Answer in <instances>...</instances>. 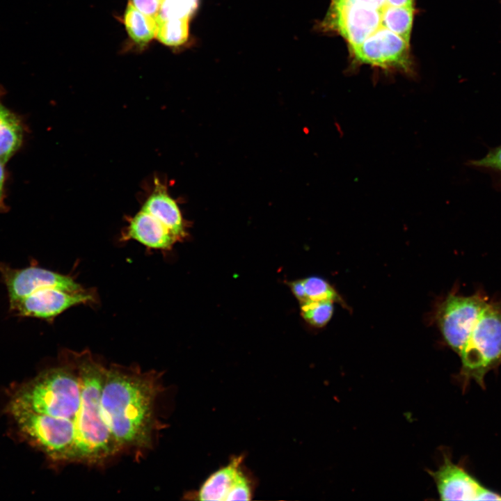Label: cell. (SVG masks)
I'll return each mask as SVG.
<instances>
[{"label": "cell", "mask_w": 501, "mask_h": 501, "mask_svg": "<svg viewBox=\"0 0 501 501\" xmlns=\"http://www.w3.org/2000/svg\"><path fill=\"white\" fill-rule=\"evenodd\" d=\"M319 29L340 36L352 63L413 72L411 39L415 0H329Z\"/></svg>", "instance_id": "cell-1"}, {"label": "cell", "mask_w": 501, "mask_h": 501, "mask_svg": "<svg viewBox=\"0 0 501 501\" xmlns=\"http://www.w3.org/2000/svg\"><path fill=\"white\" fill-rule=\"evenodd\" d=\"M161 390L157 372L117 365L107 368L102 413L121 450L145 449L152 445L154 404Z\"/></svg>", "instance_id": "cell-2"}, {"label": "cell", "mask_w": 501, "mask_h": 501, "mask_svg": "<svg viewBox=\"0 0 501 501\" xmlns=\"http://www.w3.org/2000/svg\"><path fill=\"white\" fill-rule=\"evenodd\" d=\"M66 356L78 372L81 404L74 419L75 440L69 461L101 463L121 449L105 422L101 396L107 367L88 351H67Z\"/></svg>", "instance_id": "cell-3"}, {"label": "cell", "mask_w": 501, "mask_h": 501, "mask_svg": "<svg viewBox=\"0 0 501 501\" xmlns=\"http://www.w3.org/2000/svg\"><path fill=\"white\" fill-rule=\"evenodd\" d=\"M64 356L62 365L47 369L18 387L8 412L29 411L74 420L81 404L80 383L75 366Z\"/></svg>", "instance_id": "cell-4"}, {"label": "cell", "mask_w": 501, "mask_h": 501, "mask_svg": "<svg viewBox=\"0 0 501 501\" xmlns=\"http://www.w3.org/2000/svg\"><path fill=\"white\" fill-rule=\"evenodd\" d=\"M459 356L457 377L463 389L471 381L484 388L486 375L501 365V300L490 298Z\"/></svg>", "instance_id": "cell-5"}, {"label": "cell", "mask_w": 501, "mask_h": 501, "mask_svg": "<svg viewBox=\"0 0 501 501\" xmlns=\"http://www.w3.org/2000/svg\"><path fill=\"white\" fill-rule=\"evenodd\" d=\"M9 413L31 445L52 460L69 461L75 440L73 420L29 411Z\"/></svg>", "instance_id": "cell-6"}, {"label": "cell", "mask_w": 501, "mask_h": 501, "mask_svg": "<svg viewBox=\"0 0 501 501\" xmlns=\"http://www.w3.org/2000/svg\"><path fill=\"white\" fill-rule=\"evenodd\" d=\"M490 296L482 289L471 295L449 294L436 311V321L445 344L458 356Z\"/></svg>", "instance_id": "cell-7"}, {"label": "cell", "mask_w": 501, "mask_h": 501, "mask_svg": "<svg viewBox=\"0 0 501 501\" xmlns=\"http://www.w3.org/2000/svg\"><path fill=\"white\" fill-rule=\"evenodd\" d=\"M96 297L95 292L88 289L70 292L54 287H45L9 303V311L17 317L37 318L51 323L71 307L95 303Z\"/></svg>", "instance_id": "cell-8"}, {"label": "cell", "mask_w": 501, "mask_h": 501, "mask_svg": "<svg viewBox=\"0 0 501 501\" xmlns=\"http://www.w3.org/2000/svg\"><path fill=\"white\" fill-rule=\"evenodd\" d=\"M0 276L6 287L9 303L45 287H54L70 292L84 289L73 278L42 268L33 261L22 269L0 262Z\"/></svg>", "instance_id": "cell-9"}, {"label": "cell", "mask_w": 501, "mask_h": 501, "mask_svg": "<svg viewBox=\"0 0 501 501\" xmlns=\"http://www.w3.org/2000/svg\"><path fill=\"white\" fill-rule=\"evenodd\" d=\"M441 500H501V494L484 486L462 465L444 454L435 471H429Z\"/></svg>", "instance_id": "cell-10"}, {"label": "cell", "mask_w": 501, "mask_h": 501, "mask_svg": "<svg viewBox=\"0 0 501 501\" xmlns=\"http://www.w3.org/2000/svg\"><path fill=\"white\" fill-rule=\"evenodd\" d=\"M243 456L234 457L228 465L212 473L196 493L199 500H250L252 489L241 470Z\"/></svg>", "instance_id": "cell-11"}, {"label": "cell", "mask_w": 501, "mask_h": 501, "mask_svg": "<svg viewBox=\"0 0 501 501\" xmlns=\"http://www.w3.org/2000/svg\"><path fill=\"white\" fill-rule=\"evenodd\" d=\"M120 240H134L148 248L160 250H170L177 241L168 228L142 209L128 218Z\"/></svg>", "instance_id": "cell-12"}, {"label": "cell", "mask_w": 501, "mask_h": 501, "mask_svg": "<svg viewBox=\"0 0 501 501\" xmlns=\"http://www.w3.org/2000/svg\"><path fill=\"white\" fill-rule=\"evenodd\" d=\"M142 210L161 222L174 234L177 241L187 235L186 223L177 202L167 189L156 180L154 189L143 203Z\"/></svg>", "instance_id": "cell-13"}, {"label": "cell", "mask_w": 501, "mask_h": 501, "mask_svg": "<svg viewBox=\"0 0 501 501\" xmlns=\"http://www.w3.org/2000/svg\"><path fill=\"white\" fill-rule=\"evenodd\" d=\"M5 93L0 84V161L4 164L22 147L26 131L22 118L3 103Z\"/></svg>", "instance_id": "cell-14"}, {"label": "cell", "mask_w": 501, "mask_h": 501, "mask_svg": "<svg viewBox=\"0 0 501 501\" xmlns=\"http://www.w3.org/2000/svg\"><path fill=\"white\" fill-rule=\"evenodd\" d=\"M123 23L129 38L138 45H145L156 37L157 18L144 14L130 3L125 11Z\"/></svg>", "instance_id": "cell-15"}, {"label": "cell", "mask_w": 501, "mask_h": 501, "mask_svg": "<svg viewBox=\"0 0 501 501\" xmlns=\"http://www.w3.org/2000/svg\"><path fill=\"white\" fill-rule=\"evenodd\" d=\"M156 37L162 44L178 47L185 44L189 38V19H159L157 17Z\"/></svg>", "instance_id": "cell-16"}, {"label": "cell", "mask_w": 501, "mask_h": 501, "mask_svg": "<svg viewBox=\"0 0 501 501\" xmlns=\"http://www.w3.org/2000/svg\"><path fill=\"white\" fill-rule=\"evenodd\" d=\"M333 313V301H309L301 304V315L312 326L321 328L330 321Z\"/></svg>", "instance_id": "cell-17"}, {"label": "cell", "mask_w": 501, "mask_h": 501, "mask_svg": "<svg viewBox=\"0 0 501 501\" xmlns=\"http://www.w3.org/2000/svg\"><path fill=\"white\" fill-rule=\"evenodd\" d=\"M466 165L488 173L495 188L501 191V145L490 148L479 159L468 161Z\"/></svg>", "instance_id": "cell-18"}, {"label": "cell", "mask_w": 501, "mask_h": 501, "mask_svg": "<svg viewBox=\"0 0 501 501\" xmlns=\"http://www.w3.org/2000/svg\"><path fill=\"white\" fill-rule=\"evenodd\" d=\"M200 0H161L159 19H191L198 8Z\"/></svg>", "instance_id": "cell-19"}, {"label": "cell", "mask_w": 501, "mask_h": 501, "mask_svg": "<svg viewBox=\"0 0 501 501\" xmlns=\"http://www.w3.org/2000/svg\"><path fill=\"white\" fill-rule=\"evenodd\" d=\"M303 280L307 301L326 300L333 302L340 301L338 294L324 278L318 276H310Z\"/></svg>", "instance_id": "cell-20"}, {"label": "cell", "mask_w": 501, "mask_h": 501, "mask_svg": "<svg viewBox=\"0 0 501 501\" xmlns=\"http://www.w3.org/2000/svg\"><path fill=\"white\" fill-rule=\"evenodd\" d=\"M161 0H129V3L145 15L157 17Z\"/></svg>", "instance_id": "cell-21"}, {"label": "cell", "mask_w": 501, "mask_h": 501, "mask_svg": "<svg viewBox=\"0 0 501 501\" xmlns=\"http://www.w3.org/2000/svg\"><path fill=\"white\" fill-rule=\"evenodd\" d=\"M5 164L0 161V212H6L8 210V206L5 202L6 199V170Z\"/></svg>", "instance_id": "cell-22"}, {"label": "cell", "mask_w": 501, "mask_h": 501, "mask_svg": "<svg viewBox=\"0 0 501 501\" xmlns=\"http://www.w3.org/2000/svg\"><path fill=\"white\" fill-rule=\"evenodd\" d=\"M289 287L301 304L307 301L303 279L296 280L289 283Z\"/></svg>", "instance_id": "cell-23"}]
</instances>
